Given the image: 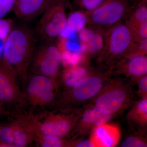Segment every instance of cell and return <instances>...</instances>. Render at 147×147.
I'll list each match as a JSON object with an SVG mask.
<instances>
[{
  "label": "cell",
  "instance_id": "d4e9b609",
  "mask_svg": "<svg viewBox=\"0 0 147 147\" xmlns=\"http://www.w3.org/2000/svg\"><path fill=\"white\" fill-rule=\"evenodd\" d=\"M106 0H81L84 8L89 11H93L102 5Z\"/></svg>",
  "mask_w": 147,
  "mask_h": 147
},
{
  "label": "cell",
  "instance_id": "d6986e66",
  "mask_svg": "<svg viewBox=\"0 0 147 147\" xmlns=\"http://www.w3.org/2000/svg\"><path fill=\"white\" fill-rule=\"evenodd\" d=\"M63 145V141L60 137L54 135L44 134L41 140V146L43 147H61Z\"/></svg>",
  "mask_w": 147,
  "mask_h": 147
},
{
  "label": "cell",
  "instance_id": "4fadbf2b",
  "mask_svg": "<svg viewBox=\"0 0 147 147\" xmlns=\"http://www.w3.org/2000/svg\"><path fill=\"white\" fill-rule=\"evenodd\" d=\"M53 83L51 78L38 74L34 76L29 83L28 92L34 98L38 94L48 90H53Z\"/></svg>",
  "mask_w": 147,
  "mask_h": 147
},
{
  "label": "cell",
  "instance_id": "4316f807",
  "mask_svg": "<svg viewBox=\"0 0 147 147\" xmlns=\"http://www.w3.org/2000/svg\"><path fill=\"white\" fill-rule=\"evenodd\" d=\"M134 19L139 24L147 22V9L145 6L139 7L134 14Z\"/></svg>",
  "mask_w": 147,
  "mask_h": 147
},
{
  "label": "cell",
  "instance_id": "52a82bcc",
  "mask_svg": "<svg viewBox=\"0 0 147 147\" xmlns=\"http://www.w3.org/2000/svg\"><path fill=\"white\" fill-rule=\"evenodd\" d=\"M54 0H16L13 11L19 19L29 21L42 14Z\"/></svg>",
  "mask_w": 147,
  "mask_h": 147
},
{
  "label": "cell",
  "instance_id": "8992f818",
  "mask_svg": "<svg viewBox=\"0 0 147 147\" xmlns=\"http://www.w3.org/2000/svg\"><path fill=\"white\" fill-rule=\"evenodd\" d=\"M103 84L99 76H87L71 87L72 96L79 101L89 100L100 92Z\"/></svg>",
  "mask_w": 147,
  "mask_h": 147
},
{
  "label": "cell",
  "instance_id": "1f68e13d",
  "mask_svg": "<svg viewBox=\"0 0 147 147\" xmlns=\"http://www.w3.org/2000/svg\"><path fill=\"white\" fill-rule=\"evenodd\" d=\"M75 147H94V145L90 139L84 140L77 142L75 145Z\"/></svg>",
  "mask_w": 147,
  "mask_h": 147
},
{
  "label": "cell",
  "instance_id": "7a4b0ae2",
  "mask_svg": "<svg viewBox=\"0 0 147 147\" xmlns=\"http://www.w3.org/2000/svg\"><path fill=\"white\" fill-rule=\"evenodd\" d=\"M63 4L60 0H54L42 13L36 30L43 41L53 42L65 27L67 17Z\"/></svg>",
  "mask_w": 147,
  "mask_h": 147
},
{
  "label": "cell",
  "instance_id": "9a60e30c",
  "mask_svg": "<svg viewBox=\"0 0 147 147\" xmlns=\"http://www.w3.org/2000/svg\"><path fill=\"white\" fill-rule=\"evenodd\" d=\"M88 76L87 69L77 65L67 68L63 74V79L67 86L71 88L74 84Z\"/></svg>",
  "mask_w": 147,
  "mask_h": 147
},
{
  "label": "cell",
  "instance_id": "ffe728a7",
  "mask_svg": "<svg viewBox=\"0 0 147 147\" xmlns=\"http://www.w3.org/2000/svg\"><path fill=\"white\" fill-rule=\"evenodd\" d=\"M13 21L0 18V39L5 40L14 27Z\"/></svg>",
  "mask_w": 147,
  "mask_h": 147
},
{
  "label": "cell",
  "instance_id": "9c48e42d",
  "mask_svg": "<svg viewBox=\"0 0 147 147\" xmlns=\"http://www.w3.org/2000/svg\"><path fill=\"white\" fill-rule=\"evenodd\" d=\"M120 137L117 127L105 123L93 128L90 139L94 147H113L118 144Z\"/></svg>",
  "mask_w": 147,
  "mask_h": 147
},
{
  "label": "cell",
  "instance_id": "7402d4cb",
  "mask_svg": "<svg viewBox=\"0 0 147 147\" xmlns=\"http://www.w3.org/2000/svg\"><path fill=\"white\" fill-rule=\"evenodd\" d=\"M28 137L26 134L20 129H14L13 144L18 147H23L27 144Z\"/></svg>",
  "mask_w": 147,
  "mask_h": 147
},
{
  "label": "cell",
  "instance_id": "277c9868",
  "mask_svg": "<svg viewBox=\"0 0 147 147\" xmlns=\"http://www.w3.org/2000/svg\"><path fill=\"white\" fill-rule=\"evenodd\" d=\"M61 63V55L57 46L52 41H44L35 56V70L40 75L52 78L58 73Z\"/></svg>",
  "mask_w": 147,
  "mask_h": 147
},
{
  "label": "cell",
  "instance_id": "cb8c5ba5",
  "mask_svg": "<svg viewBox=\"0 0 147 147\" xmlns=\"http://www.w3.org/2000/svg\"><path fill=\"white\" fill-rule=\"evenodd\" d=\"M14 129L9 127H4L0 131V137L2 140L7 144H13V134Z\"/></svg>",
  "mask_w": 147,
  "mask_h": 147
},
{
  "label": "cell",
  "instance_id": "5bb4252c",
  "mask_svg": "<svg viewBox=\"0 0 147 147\" xmlns=\"http://www.w3.org/2000/svg\"><path fill=\"white\" fill-rule=\"evenodd\" d=\"M127 69L129 74L135 77H139L146 75V56L144 55H138L132 57L129 61Z\"/></svg>",
  "mask_w": 147,
  "mask_h": 147
},
{
  "label": "cell",
  "instance_id": "836d02e7",
  "mask_svg": "<svg viewBox=\"0 0 147 147\" xmlns=\"http://www.w3.org/2000/svg\"><path fill=\"white\" fill-rule=\"evenodd\" d=\"M5 40L0 39V59H2Z\"/></svg>",
  "mask_w": 147,
  "mask_h": 147
},
{
  "label": "cell",
  "instance_id": "3957f363",
  "mask_svg": "<svg viewBox=\"0 0 147 147\" xmlns=\"http://www.w3.org/2000/svg\"><path fill=\"white\" fill-rule=\"evenodd\" d=\"M129 90L123 83H113L100 92L94 107L101 113L112 116L126 105L129 100Z\"/></svg>",
  "mask_w": 147,
  "mask_h": 147
},
{
  "label": "cell",
  "instance_id": "8fae6325",
  "mask_svg": "<svg viewBox=\"0 0 147 147\" xmlns=\"http://www.w3.org/2000/svg\"><path fill=\"white\" fill-rule=\"evenodd\" d=\"M72 126L71 121L68 119L57 117L42 123L40 129L45 135H54L61 137L68 134Z\"/></svg>",
  "mask_w": 147,
  "mask_h": 147
},
{
  "label": "cell",
  "instance_id": "e0dca14e",
  "mask_svg": "<svg viewBox=\"0 0 147 147\" xmlns=\"http://www.w3.org/2000/svg\"><path fill=\"white\" fill-rule=\"evenodd\" d=\"M61 63L65 66L69 67L79 65L83 59V55L80 53H71L66 51L61 52Z\"/></svg>",
  "mask_w": 147,
  "mask_h": 147
},
{
  "label": "cell",
  "instance_id": "83f0119b",
  "mask_svg": "<svg viewBox=\"0 0 147 147\" xmlns=\"http://www.w3.org/2000/svg\"><path fill=\"white\" fill-rule=\"evenodd\" d=\"M54 97L53 90H48L40 94L34 98L40 103H48L53 100Z\"/></svg>",
  "mask_w": 147,
  "mask_h": 147
},
{
  "label": "cell",
  "instance_id": "603a6c76",
  "mask_svg": "<svg viewBox=\"0 0 147 147\" xmlns=\"http://www.w3.org/2000/svg\"><path fill=\"white\" fill-rule=\"evenodd\" d=\"M16 0H0V18H3L13 9Z\"/></svg>",
  "mask_w": 147,
  "mask_h": 147
},
{
  "label": "cell",
  "instance_id": "484cf974",
  "mask_svg": "<svg viewBox=\"0 0 147 147\" xmlns=\"http://www.w3.org/2000/svg\"><path fill=\"white\" fill-rule=\"evenodd\" d=\"M78 36L80 42L87 44L92 39L94 34L93 31L87 28L82 29L78 32Z\"/></svg>",
  "mask_w": 147,
  "mask_h": 147
},
{
  "label": "cell",
  "instance_id": "6da1fadb",
  "mask_svg": "<svg viewBox=\"0 0 147 147\" xmlns=\"http://www.w3.org/2000/svg\"><path fill=\"white\" fill-rule=\"evenodd\" d=\"M35 34L30 27H14L5 42L3 59L12 69L21 74L26 70L36 47Z\"/></svg>",
  "mask_w": 147,
  "mask_h": 147
},
{
  "label": "cell",
  "instance_id": "d6a6232c",
  "mask_svg": "<svg viewBox=\"0 0 147 147\" xmlns=\"http://www.w3.org/2000/svg\"><path fill=\"white\" fill-rule=\"evenodd\" d=\"M139 48L142 51L146 52L147 50V38H144L140 42L139 45Z\"/></svg>",
  "mask_w": 147,
  "mask_h": 147
},
{
  "label": "cell",
  "instance_id": "ba28073f",
  "mask_svg": "<svg viewBox=\"0 0 147 147\" xmlns=\"http://www.w3.org/2000/svg\"><path fill=\"white\" fill-rule=\"evenodd\" d=\"M130 29L123 24H119L112 29L108 40V49L111 55L119 56L126 51L131 41Z\"/></svg>",
  "mask_w": 147,
  "mask_h": 147
},
{
  "label": "cell",
  "instance_id": "5b68a950",
  "mask_svg": "<svg viewBox=\"0 0 147 147\" xmlns=\"http://www.w3.org/2000/svg\"><path fill=\"white\" fill-rule=\"evenodd\" d=\"M126 10V6L123 1L108 0L92 11L91 21L98 26H111L121 19Z\"/></svg>",
  "mask_w": 147,
  "mask_h": 147
},
{
  "label": "cell",
  "instance_id": "f1b7e54d",
  "mask_svg": "<svg viewBox=\"0 0 147 147\" xmlns=\"http://www.w3.org/2000/svg\"><path fill=\"white\" fill-rule=\"evenodd\" d=\"M93 40L96 52L102 50L103 46V40L102 36L100 34L94 33Z\"/></svg>",
  "mask_w": 147,
  "mask_h": 147
},
{
  "label": "cell",
  "instance_id": "44dd1931",
  "mask_svg": "<svg viewBox=\"0 0 147 147\" xmlns=\"http://www.w3.org/2000/svg\"><path fill=\"white\" fill-rule=\"evenodd\" d=\"M146 142L140 137L131 136L127 137L123 140L121 146L122 147H147Z\"/></svg>",
  "mask_w": 147,
  "mask_h": 147
},
{
  "label": "cell",
  "instance_id": "7c38bea8",
  "mask_svg": "<svg viewBox=\"0 0 147 147\" xmlns=\"http://www.w3.org/2000/svg\"><path fill=\"white\" fill-rule=\"evenodd\" d=\"M112 116L101 113L94 107L87 110L81 119L83 126L95 127L107 123Z\"/></svg>",
  "mask_w": 147,
  "mask_h": 147
},
{
  "label": "cell",
  "instance_id": "ac0fdd59",
  "mask_svg": "<svg viewBox=\"0 0 147 147\" xmlns=\"http://www.w3.org/2000/svg\"><path fill=\"white\" fill-rule=\"evenodd\" d=\"M134 117L142 123H146L147 119V99L144 98L139 100L135 106L133 111Z\"/></svg>",
  "mask_w": 147,
  "mask_h": 147
},
{
  "label": "cell",
  "instance_id": "f546056e",
  "mask_svg": "<svg viewBox=\"0 0 147 147\" xmlns=\"http://www.w3.org/2000/svg\"><path fill=\"white\" fill-rule=\"evenodd\" d=\"M139 89L142 93L147 94V75L142 76L139 81Z\"/></svg>",
  "mask_w": 147,
  "mask_h": 147
},
{
  "label": "cell",
  "instance_id": "4dcf8cb0",
  "mask_svg": "<svg viewBox=\"0 0 147 147\" xmlns=\"http://www.w3.org/2000/svg\"><path fill=\"white\" fill-rule=\"evenodd\" d=\"M139 24V26L138 28V34L143 39L147 38V22H144Z\"/></svg>",
  "mask_w": 147,
  "mask_h": 147
},
{
  "label": "cell",
  "instance_id": "30bf717a",
  "mask_svg": "<svg viewBox=\"0 0 147 147\" xmlns=\"http://www.w3.org/2000/svg\"><path fill=\"white\" fill-rule=\"evenodd\" d=\"M13 71L3 58L0 59V99L6 102L14 97Z\"/></svg>",
  "mask_w": 147,
  "mask_h": 147
},
{
  "label": "cell",
  "instance_id": "2e32d148",
  "mask_svg": "<svg viewBox=\"0 0 147 147\" xmlns=\"http://www.w3.org/2000/svg\"><path fill=\"white\" fill-rule=\"evenodd\" d=\"M87 21L88 18L85 13L81 11H74L67 17L66 26L71 27L78 32L85 28Z\"/></svg>",
  "mask_w": 147,
  "mask_h": 147
}]
</instances>
